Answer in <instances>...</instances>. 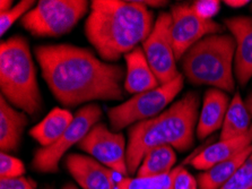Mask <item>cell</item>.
<instances>
[{"label": "cell", "instance_id": "obj_19", "mask_svg": "<svg viewBox=\"0 0 252 189\" xmlns=\"http://www.w3.org/2000/svg\"><path fill=\"white\" fill-rule=\"evenodd\" d=\"M252 153V145L244 150L232 159L213 165L212 168L202 171L198 176V188L199 189H222L241 167L242 163Z\"/></svg>", "mask_w": 252, "mask_h": 189}, {"label": "cell", "instance_id": "obj_20", "mask_svg": "<svg viewBox=\"0 0 252 189\" xmlns=\"http://www.w3.org/2000/svg\"><path fill=\"white\" fill-rule=\"evenodd\" d=\"M251 126L252 114L248 110L246 102L243 101L240 93H235L225 115L220 140H231L242 136L249 132Z\"/></svg>", "mask_w": 252, "mask_h": 189}, {"label": "cell", "instance_id": "obj_18", "mask_svg": "<svg viewBox=\"0 0 252 189\" xmlns=\"http://www.w3.org/2000/svg\"><path fill=\"white\" fill-rule=\"evenodd\" d=\"M74 120V115L70 111L61 108H55L30 130V135L35 140L42 148L50 146L63 136L68 127Z\"/></svg>", "mask_w": 252, "mask_h": 189}, {"label": "cell", "instance_id": "obj_17", "mask_svg": "<svg viewBox=\"0 0 252 189\" xmlns=\"http://www.w3.org/2000/svg\"><path fill=\"white\" fill-rule=\"evenodd\" d=\"M29 123L28 114L0 98V149L3 153L16 152L20 148L23 133Z\"/></svg>", "mask_w": 252, "mask_h": 189}, {"label": "cell", "instance_id": "obj_15", "mask_svg": "<svg viewBox=\"0 0 252 189\" xmlns=\"http://www.w3.org/2000/svg\"><path fill=\"white\" fill-rule=\"evenodd\" d=\"M228 106L230 98L226 92L213 87L205 92L196 129L198 140H206L222 128Z\"/></svg>", "mask_w": 252, "mask_h": 189}, {"label": "cell", "instance_id": "obj_33", "mask_svg": "<svg viewBox=\"0 0 252 189\" xmlns=\"http://www.w3.org/2000/svg\"><path fill=\"white\" fill-rule=\"evenodd\" d=\"M63 189H78V188L76 187L75 185H72V184H67V185H64V186L63 187Z\"/></svg>", "mask_w": 252, "mask_h": 189}, {"label": "cell", "instance_id": "obj_11", "mask_svg": "<svg viewBox=\"0 0 252 189\" xmlns=\"http://www.w3.org/2000/svg\"><path fill=\"white\" fill-rule=\"evenodd\" d=\"M77 148L113 172L125 177L129 175L125 136L121 133L110 130L103 122L96 123Z\"/></svg>", "mask_w": 252, "mask_h": 189}, {"label": "cell", "instance_id": "obj_27", "mask_svg": "<svg viewBox=\"0 0 252 189\" xmlns=\"http://www.w3.org/2000/svg\"><path fill=\"white\" fill-rule=\"evenodd\" d=\"M191 5L196 13L206 19H213L220 8L219 0H199V1H194Z\"/></svg>", "mask_w": 252, "mask_h": 189}, {"label": "cell", "instance_id": "obj_21", "mask_svg": "<svg viewBox=\"0 0 252 189\" xmlns=\"http://www.w3.org/2000/svg\"><path fill=\"white\" fill-rule=\"evenodd\" d=\"M175 162H177V155L173 148L169 145L156 146L146 153L137 170V177L152 178V177L167 175L174 169Z\"/></svg>", "mask_w": 252, "mask_h": 189}, {"label": "cell", "instance_id": "obj_24", "mask_svg": "<svg viewBox=\"0 0 252 189\" xmlns=\"http://www.w3.org/2000/svg\"><path fill=\"white\" fill-rule=\"evenodd\" d=\"M222 189H252V153Z\"/></svg>", "mask_w": 252, "mask_h": 189}, {"label": "cell", "instance_id": "obj_8", "mask_svg": "<svg viewBox=\"0 0 252 189\" xmlns=\"http://www.w3.org/2000/svg\"><path fill=\"white\" fill-rule=\"evenodd\" d=\"M102 118V109L96 103H91L79 109L74 120L55 144L41 148L34 153L32 167L34 170L44 173H56L59 170L61 157L71 146L78 145L90 130Z\"/></svg>", "mask_w": 252, "mask_h": 189}, {"label": "cell", "instance_id": "obj_29", "mask_svg": "<svg viewBox=\"0 0 252 189\" xmlns=\"http://www.w3.org/2000/svg\"><path fill=\"white\" fill-rule=\"evenodd\" d=\"M224 3L226 6L233 7V8H241V7L250 3L249 0H225Z\"/></svg>", "mask_w": 252, "mask_h": 189}, {"label": "cell", "instance_id": "obj_5", "mask_svg": "<svg viewBox=\"0 0 252 189\" xmlns=\"http://www.w3.org/2000/svg\"><path fill=\"white\" fill-rule=\"evenodd\" d=\"M235 49L231 34L204 38L181 58L183 76L192 85H208L231 93L235 88Z\"/></svg>", "mask_w": 252, "mask_h": 189}, {"label": "cell", "instance_id": "obj_6", "mask_svg": "<svg viewBox=\"0 0 252 189\" xmlns=\"http://www.w3.org/2000/svg\"><path fill=\"white\" fill-rule=\"evenodd\" d=\"M89 9L86 0H41L22 18V25L35 37L69 33Z\"/></svg>", "mask_w": 252, "mask_h": 189}, {"label": "cell", "instance_id": "obj_23", "mask_svg": "<svg viewBox=\"0 0 252 189\" xmlns=\"http://www.w3.org/2000/svg\"><path fill=\"white\" fill-rule=\"evenodd\" d=\"M33 0H22L9 10L0 14V34L3 36L18 18H23L34 7Z\"/></svg>", "mask_w": 252, "mask_h": 189}, {"label": "cell", "instance_id": "obj_28", "mask_svg": "<svg viewBox=\"0 0 252 189\" xmlns=\"http://www.w3.org/2000/svg\"><path fill=\"white\" fill-rule=\"evenodd\" d=\"M35 181L28 177H17L11 179H0V189H35Z\"/></svg>", "mask_w": 252, "mask_h": 189}, {"label": "cell", "instance_id": "obj_12", "mask_svg": "<svg viewBox=\"0 0 252 189\" xmlns=\"http://www.w3.org/2000/svg\"><path fill=\"white\" fill-rule=\"evenodd\" d=\"M224 24L235 40L234 76L244 87L252 78V16L230 17Z\"/></svg>", "mask_w": 252, "mask_h": 189}, {"label": "cell", "instance_id": "obj_13", "mask_svg": "<svg viewBox=\"0 0 252 189\" xmlns=\"http://www.w3.org/2000/svg\"><path fill=\"white\" fill-rule=\"evenodd\" d=\"M70 176L83 189H114L113 171L94 157L72 153L64 161Z\"/></svg>", "mask_w": 252, "mask_h": 189}, {"label": "cell", "instance_id": "obj_26", "mask_svg": "<svg viewBox=\"0 0 252 189\" xmlns=\"http://www.w3.org/2000/svg\"><path fill=\"white\" fill-rule=\"evenodd\" d=\"M173 189H199L198 181L185 167H175L173 170Z\"/></svg>", "mask_w": 252, "mask_h": 189}, {"label": "cell", "instance_id": "obj_3", "mask_svg": "<svg viewBox=\"0 0 252 189\" xmlns=\"http://www.w3.org/2000/svg\"><path fill=\"white\" fill-rule=\"evenodd\" d=\"M199 107V95L191 91L156 117L132 125L127 145L129 175L137 172L146 153L156 146L169 145L180 152L191 149Z\"/></svg>", "mask_w": 252, "mask_h": 189}, {"label": "cell", "instance_id": "obj_4", "mask_svg": "<svg viewBox=\"0 0 252 189\" xmlns=\"http://www.w3.org/2000/svg\"><path fill=\"white\" fill-rule=\"evenodd\" d=\"M0 90L11 106L30 115L42 110V96L29 41L15 36L0 44Z\"/></svg>", "mask_w": 252, "mask_h": 189}, {"label": "cell", "instance_id": "obj_1", "mask_svg": "<svg viewBox=\"0 0 252 189\" xmlns=\"http://www.w3.org/2000/svg\"><path fill=\"white\" fill-rule=\"evenodd\" d=\"M34 53L51 93L64 107L124 98V68L100 60L89 49L44 44L37 45Z\"/></svg>", "mask_w": 252, "mask_h": 189}, {"label": "cell", "instance_id": "obj_10", "mask_svg": "<svg viewBox=\"0 0 252 189\" xmlns=\"http://www.w3.org/2000/svg\"><path fill=\"white\" fill-rule=\"evenodd\" d=\"M171 37L177 60L202 38L222 34L224 26L214 19L202 18L196 13L192 5L177 3L171 8Z\"/></svg>", "mask_w": 252, "mask_h": 189}, {"label": "cell", "instance_id": "obj_14", "mask_svg": "<svg viewBox=\"0 0 252 189\" xmlns=\"http://www.w3.org/2000/svg\"><path fill=\"white\" fill-rule=\"evenodd\" d=\"M252 145V126L249 132L242 136L231 140H220L219 142L207 145L204 150L196 154L185 163L191 164L197 170H207L213 165L232 159Z\"/></svg>", "mask_w": 252, "mask_h": 189}, {"label": "cell", "instance_id": "obj_30", "mask_svg": "<svg viewBox=\"0 0 252 189\" xmlns=\"http://www.w3.org/2000/svg\"><path fill=\"white\" fill-rule=\"evenodd\" d=\"M137 1L140 2L141 5L144 6H152V7H161V6H165L166 3H169L167 1H161V0H137Z\"/></svg>", "mask_w": 252, "mask_h": 189}, {"label": "cell", "instance_id": "obj_2", "mask_svg": "<svg viewBox=\"0 0 252 189\" xmlns=\"http://www.w3.org/2000/svg\"><path fill=\"white\" fill-rule=\"evenodd\" d=\"M154 24L153 11L137 0H94L85 34L103 60L117 61L144 43Z\"/></svg>", "mask_w": 252, "mask_h": 189}, {"label": "cell", "instance_id": "obj_31", "mask_svg": "<svg viewBox=\"0 0 252 189\" xmlns=\"http://www.w3.org/2000/svg\"><path fill=\"white\" fill-rule=\"evenodd\" d=\"M11 7H13V1H11V0H7V1L6 0H1V1H0V14L9 10Z\"/></svg>", "mask_w": 252, "mask_h": 189}, {"label": "cell", "instance_id": "obj_22", "mask_svg": "<svg viewBox=\"0 0 252 189\" xmlns=\"http://www.w3.org/2000/svg\"><path fill=\"white\" fill-rule=\"evenodd\" d=\"M114 189H173V173L152 178H129L125 177L116 183Z\"/></svg>", "mask_w": 252, "mask_h": 189}, {"label": "cell", "instance_id": "obj_34", "mask_svg": "<svg viewBox=\"0 0 252 189\" xmlns=\"http://www.w3.org/2000/svg\"><path fill=\"white\" fill-rule=\"evenodd\" d=\"M45 189H52V188H45Z\"/></svg>", "mask_w": 252, "mask_h": 189}, {"label": "cell", "instance_id": "obj_7", "mask_svg": "<svg viewBox=\"0 0 252 189\" xmlns=\"http://www.w3.org/2000/svg\"><path fill=\"white\" fill-rule=\"evenodd\" d=\"M185 85V76L179 75L171 82L159 85L154 90L133 95L128 101L112 107L108 110L111 128L121 130L137 122L152 119L163 113L173 101Z\"/></svg>", "mask_w": 252, "mask_h": 189}, {"label": "cell", "instance_id": "obj_32", "mask_svg": "<svg viewBox=\"0 0 252 189\" xmlns=\"http://www.w3.org/2000/svg\"><path fill=\"white\" fill-rule=\"evenodd\" d=\"M244 102H246V106L248 108V110H249L250 113L252 114V92L250 94H248L246 101H244Z\"/></svg>", "mask_w": 252, "mask_h": 189}, {"label": "cell", "instance_id": "obj_9", "mask_svg": "<svg viewBox=\"0 0 252 189\" xmlns=\"http://www.w3.org/2000/svg\"><path fill=\"white\" fill-rule=\"evenodd\" d=\"M171 25V13H159L150 37L145 40L141 47L153 73L158 79L159 85L169 83L180 75L177 68V57L172 42Z\"/></svg>", "mask_w": 252, "mask_h": 189}, {"label": "cell", "instance_id": "obj_25", "mask_svg": "<svg viewBox=\"0 0 252 189\" xmlns=\"http://www.w3.org/2000/svg\"><path fill=\"white\" fill-rule=\"evenodd\" d=\"M25 171V165L20 159L8 153L0 154V179L17 178L24 175Z\"/></svg>", "mask_w": 252, "mask_h": 189}, {"label": "cell", "instance_id": "obj_16", "mask_svg": "<svg viewBox=\"0 0 252 189\" xmlns=\"http://www.w3.org/2000/svg\"><path fill=\"white\" fill-rule=\"evenodd\" d=\"M127 71L124 87L130 94H140L159 86L158 79L148 64L141 47H137L125 56Z\"/></svg>", "mask_w": 252, "mask_h": 189}]
</instances>
